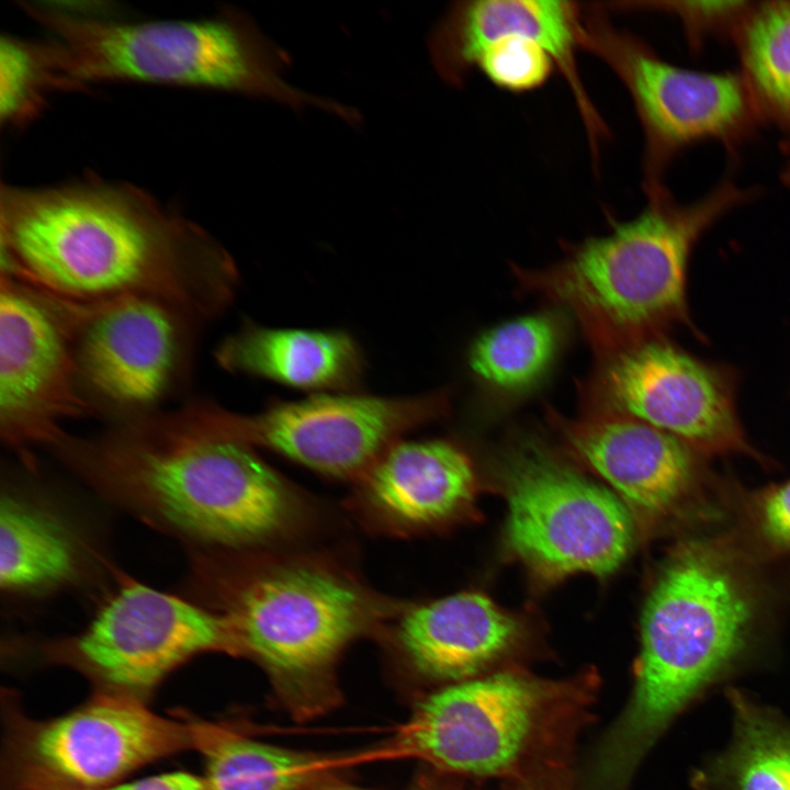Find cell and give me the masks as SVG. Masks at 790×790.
Segmentation results:
<instances>
[{"label": "cell", "instance_id": "22", "mask_svg": "<svg viewBox=\"0 0 790 790\" xmlns=\"http://www.w3.org/2000/svg\"><path fill=\"white\" fill-rule=\"evenodd\" d=\"M203 754L205 790H306L327 779L335 761L279 747L206 721H193Z\"/></svg>", "mask_w": 790, "mask_h": 790}, {"label": "cell", "instance_id": "29", "mask_svg": "<svg viewBox=\"0 0 790 790\" xmlns=\"http://www.w3.org/2000/svg\"><path fill=\"white\" fill-rule=\"evenodd\" d=\"M745 510L749 528L765 552L790 553V479L749 493Z\"/></svg>", "mask_w": 790, "mask_h": 790}, {"label": "cell", "instance_id": "11", "mask_svg": "<svg viewBox=\"0 0 790 790\" xmlns=\"http://www.w3.org/2000/svg\"><path fill=\"white\" fill-rule=\"evenodd\" d=\"M213 651L239 655L223 614L133 579L123 580L81 633L48 650L100 691L138 699L190 658Z\"/></svg>", "mask_w": 790, "mask_h": 790}, {"label": "cell", "instance_id": "28", "mask_svg": "<svg viewBox=\"0 0 790 790\" xmlns=\"http://www.w3.org/2000/svg\"><path fill=\"white\" fill-rule=\"evenodd\" d=\"M619 9L656 10L678 18L692 46L713 33L738 27L753 2L748 1H636L610 3Z\"/></svg>", "mask_w": 790, "mask_h": 790}, {"label": "cell", "instance_id": "9", "mask_svg": "<svg viewBox=\"0 0 790 790\" xmlns=\"http://www.w3.org/2000/svg\"><path fill=\"white\" fill-rule=\"evenodd\" d=\"M579 44L603 60L630 93L645 138L646 192L664 187V170L686 146L716 139L733 147L759 117L742 76L695 71L663 60L616 27L600 4L582 7Z\"/></svg>", "mask_w": 790, "mask_h": 790}, {"label": "cell", "instance_id": "33", "mask_svg": "<svg viewBox=\"0 0 790 790\" xmlns=\"http://www.w3.org/2000/svg\"><path fill=\"white\" fill-rule=\"evenodd\" d=\"M415 790H428V789L421 787V788H418V789H415Z\"/></svg>", "mask_w": 790, "mask_h": 790}, {"label": "cell", "instance_id": "23", "mask_svg": "<svg viewBox=\"0 0 790 790\" xmlns=\"http://www.w3.org/2000/svg\"><path fill=\"white\" fill-rule=\"evenodd\" d=\"M79 555L68 530L50 514L12 494L0 505V583L8 591L50 588L77 573Z\"/></svg>", "mask_w": 790, "mask_h": 790}, {"label": "cell", "instance_id": "27", "mask_svg": "<svg viewBox=\"0 0 790 790\" xmlns=\"http://www.w3.org/2000/svg\"><path fill=\"white\" fill-rule=\"evenodd\" d=\"M476 67L498 88L524 92L544 84L556 69L548 47L535 37L514 32L490 43Z\"/></svg>", "mask_w": 790, "mask_h": 790}, {"label": "cell", "instance_id": "10", "mask_svg": "<svg viewBox=\"0 0 790 790\" xmlns=\"http://www.w3.org/2000/svg\"><path fill=\"white\" fill-rule=\"evenodd\" d=\"M9 785L90 790L194 748L193 721L149 710L140 699L99 691L50 720L14 719L8 736Z\"/></svg>", "mask_w": 790, "mask_h": 790}, {"label": "cell", "instance_id": "24", "mask_svg": "<svg viewBox=\"0 0 790 790\" xmlns=\"http://www.w3.org/2000/svg\"><path fill=\"white\" fill-rule=\"evenodd\" d=\"M562 317L537 313L495 326L472 345L469 364L488 386L506 393L537 384L556 359L565 337Z\"/></svg>", "mask_w": 790, "mask_h": 790}, {"label": "cell", "instance_id": "1", "mask_svg": "<svg viewBox=\"0 0 790 790\" xmlns=\"http://www.w3.org/2000/svg\"><path fill=\"white\" fill-rule=\"evenodd\" d=\"M1 274L83 304L153 297L206 324L234 301L239 271L208 232L140 188L97 177L2 184Z\"/></svg>", "mask_w": 790, "mask_h": 790}, {"label": "cell", "instance_id": "5", "mask_svg": "<svg viewBox=\"0 0 790 790\" xmlns=\"http://www.w3.org/2000/svg\"><path fill=\"white\" fill-rule=\"evenodd\" d=\"M647 195L636 217L568 247L558 262L533 271L515 268L526 290L575 317L600 358L687 321L690 252L747 193L725 182L687 205L676 203L665 188Z\"/></svg>", "mask_w": 790, "mask_h": 790}, {"label": "cell", "instance_id": "17", "mask_svg": "<svg viewBox=\"0 0 790 790\" xmlns=\"http://www.w3.org/2000/svg\"><path fill=\"white\" fill-rule=\"evenodd\" d=\"M582 7L571 1L477 0L455 2L432 30L429 52L437 72L460 84L476 67L481 53L514 31L526 32L550 50L569 87L589 135L605 127L582 82L576 50L580 48Z\"/></svg>", "mask_w": 790, "mask_h": 790}, {"label": "cell", "instance_id": "26", "mask_svg": "<svg viewBox=\"0 0 790 790\" xmlns=\"http://www.w3.org/2000/svg\"><path fill=\"white\" fill-rule=\"evenodd\" d=\"M49 90L36 42L2 35L0 41V119L19 126L43 109Z\"/></svg>", "mask_w": 790, "mask_h": 790}, {"label": "cell", "instance_id": "25", "mask_svg": "<svg viewBox=\"0 0 790 790\" xmlns=\"http://www.w3.org/2000/svg\"><path fill=\"white\" fill-rule=\"evenodd\" d=\"M733 34L758 115L790 144V1L753 3Z\"/></svg>", "mask_w": 790, "mask_h": 790}, {"label": "cell", "instance_id": "2", "mask_svg": "<svg viewBox=\"0 0 790 790\" xmlns=\"http://www.w3.org/2000/svg\"><path fill=\"white\" fill-rule=\"evenodd\" d=\"M207 397L66 433L52 449L68 466L138 517L201 544L250 549L294 532L306 506L256 452L232 439Z\"/></svg>", "mask_w": 790, "mask_h": 790}, {"label": "cell", "instance_id": "31", "mask_svg": "<svg viewBox=\"0 0 790 790\" xmlns=\"http://www.w3.org/2000/svg\"><path fill=\"white\" fill-rule=\"evenodd\" d=\"M306 790H362V789H359V788H356L352 786H348V785L332 783V782L324 780V781H320V782L307 788Z\"/></svg>", "mask_w": 790, "mask_h": 790}, {"label": "cell", "instance_id": "14", "mask_svg": "<svg viewBox=\"0 0 790 790\" xmlns=\"http://www.w3.org/2000/svg\"><path fill=\"white\" fill-rule=\"evenodd\" d=\"M587 403L663 430L701 455L756 456L737 417L729 371L664 337L601 357Z\"/></svg>", "mask_w": 790, "mask_h": 790}, {"label": "cell", "instance_id": "20", "mask_svg": "<svg viewBox=\"0 0 790 790\" xmlns=\"http://www.w3.org/2000/svg\"><path fill=\"white\" fill-rule=\"evenodd\" d=\"M221 369L317 393L356 392L365 361L359 343L342 330L266 327L245 321L219 342Z\"/></svg>", "mask_w": 790, "mask_h": 790}, {"label": "cell", "instance_id": "30", "mask_svg": "<svg viewBox=\"0 0 790 790\" xmlns=\"http://www.w3.org/2000/svg\"><path fill=\"white\" fill-rule=\"evenodd\" d=\"M8 790H74L42 786L11 785ZM90 790H205L203 779L184 771L156 775L129 782Z\"/></svg>", "mask_w": 790, "mask_h": 790}, {"label": "cell", "instance_id": "15", "mask_svg": "<svg viewBox=\"0 0 790 790\" xmlns=\"http://www.w3.org/2000/svg\"><path fill=\"white\" fill-rule=\"evenodd\" d=\"M555 688L514 673L448 686L416 706L396 746L404 755L454 774L509 772L556 697Z\"/></svg>", "mask_w": 790, "mask_h": 790}, {"label": "cell", "instance_id": "19", "mask_svg": "<svg viewBox=\"0 0 790 790\" xmlns=\"http://www.w3.org/2000/svg\"><path fill=\"white\" fill-rule=\"evenodd\" d=\"M519 624L483 594L459 592L404 608L395 639L409 665L441 680L477 674L507 651Z\"/></svg>", "mask_w": 790, "mask_h": 790}, {"label": "cell", "instance_id": "32", "mask_svg": "<svg viewBox=\"0 0 790 790\" xmlns=\"http://www.w3.org/2000/svg\"><path fill=\"white\" fill-rule=\"evenodd\" d=\"M785 178H786V179L788 180V182L790 183V168H789V170L787 171V173L785 174Z\"/></svg>", "mask_w": 790, "mask_h": 790}, {"label": "cell", "instance_id": "3", "mask_svg": "<svg viewBox=\"0 0 790 790\" xmlns=\"http://www.w3.org/2000/svg\"><path fill=\"white\" fill-rule=\"evenodd\" d=\"M758 614L756 584L729 540L674 548L644 605L631 697L597 749L587 790H625L676 718L745 665Z\"/></svg>", "mask_w": 790, "mask_h": 790}, {"label": "cell", "instance_id": "6", "mask_svg": "<svg viewBox=\"0 0 790 790\" xmlns=\"http://www.w3.org/2000/svg\"><path fill=\"white\" fill-rule=\"evenodd\" d=\"M221 601L239 648L267 672L298 716L335 703L334 668L351 643L399 607L334 564L275 558L250 566Z\"/></svg>", "mask_w": 790, "mask_h": 790}, {"label": "cell", "instance_id": "8", "mask_svg": "<svg viewBox=\"0 0 790 790\" xmlns=\"http://www.w3.org/2000/svg\"><path fill=\"white\" fill-rule=\"evenodd\" d=\"M205 324L153 297L78 303L75 361L93 417L115 422L185 399Z\"/></svg>", "mask_w": 790, "mask_h": 790}, {"label": "cell", "instance_id": "16", "mask_svg": "<svg viewBox=\"0 0 790 790\" xmlns=\"http://www.w3.org/2000/svg\"><path fill=\"white\" fill-rule=\"evenodd\" d=\"M549 415L568 449L645 523L697 520L713 511L701 454L678 438L598 407L572 419Z\"/></svg>", "mask_w": 790, "mask_h": 790}, {"label": "cell", "instance_id": "13", "mask_svg": "<svg viewBox=\"0 0 790 790\" xmlns=\"http://www.w3.org/2000/svg\"><path fill=\"white\" fill-rule=\"evenodd\" d=\"M449 396H379L357 392L317 393L271 402L253 414L219 409L226 436L263 448L315 472L361 477L408 431L444 416Z\"/></svg>", "mask_w": 790, "mask_h": 790}, {"label": "cell", "instance_id": "7", "mask_svg": "<svg viewBox=\"0 0 790 790\" xmlns=\"http://www.w3.org/2000/svg\"><path fill=\"white\" fill-rule=\"evenodd\" d=\"M500 470L508 545L538 577L603 576L627 558L634 528L619 497L533 439L511 444Z\"/></svg>", "mask_w": 790, "mask_h": 790}, {"label": "cell", "instance_id": "12", "mask_svg": "<svg viewBox=\"0 0 790 790\" xmlns=\"http://www.w3.org/2000/svg\"><path fill=\"white\" fill-rule=\"evenodd\" d=\"M78 303L0 276V433L26 460L69 419L94 418L75 361Z\"/></svg>", "mask_w": 790, "mask_h": 790}, {"label": "cell", "instance_id": "21", "mask_svg": "<svg viewBox=\"0 0 790 790\" xmlns=\"http://www.w3.org/2000/svg\"><path fill=\"white\" fill-rule=\"evenodd\" d=\"M727 746L695 769V790H790V720L737 688Z\"/></svg>", "mask_w": 790, "mask_h": 790}, {"label": "cell", "instance_id": "4", "mask_svg": "<svg viewBox=\"0 0 790 790\" xmlns=\"http://www.w3.org/2000/svg\"><path fill=\"white\" fill-rule=\"evenodd\" d=\"M21 8L48 35L37 44L50 89L155 82L345 111L286 83L281 72L287 54L238 10L198 20L128 21L78 2L25 1Z\"/></svg>", "mask_w": 790, "mask_h": 790}, {"label": "cell", "instance_id": "18", "mask_svg": "<svg viewBox=\"0 0 790 790\" xmlns=\"http://www.w3.org/2000/svg\"><path fill=\"white\" fill-rule=\"evenodd\" d=\"M361 478L362 498L371 514L403 530L448 521L465 509L475 489L470 458L442 439H399Z\"/></svg>", "mask_w": 790, "mask_h": 790}]
</instances>
